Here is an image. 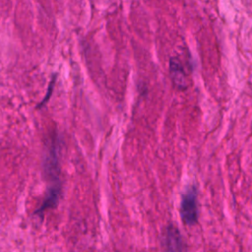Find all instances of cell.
Returning <instances> with one entry per match:
<instances>
[{
	"label": "cell",
	"instance_id": "6da1fadb",
	"mask_svg": "<svg viewBox=\"0 0 252 252\" xmlns=\"http://www.w3.org/2000/svg\"><path fill=\"white\" fill-rule=\"evenodd\" d=\"M44 171L45 175L50 181L47 189L46 197L42 202V205L35 212L37 215H41L47 209L53 208L57 205L59 197L61 195V183L59 178V165H58V152L57 145L53 144L46 156L44 161Z\"/></svg>",
	"mask_w": 252,
	"mask_h": 252
},
{
	"label": "cell",
	"instance_id": "7a4b0ae2",
	"mask_svg": "<svg viewBox=\"0 0 252 252\" xmlns=\"http://www.w3.org/2000/svg\"><path fill=\"white\" fill-rule=\"evenodd\" d=\"M198 193L195 186L189 187L181 196L180 218L184 224L194 225L198 221Z\"/></svg>",
	"mask_w": 252,
	"mask_h": 252
},
{
	"label": "cell",
	"instance_id": "3957f363",
	"mask_svg": "<svg viewBox=\"0 0 252 252\" xmlns=\"http://www.w3.org/2000/svg\"><path fill=\"white\" fill-rule=\"evenodd\" d=\"M161 246L163 252H187L183 237L178 228L173 224L165 227L161 238Z\"/></svg>",
	"mask_w": 252,
	"mask_h": 252
},
{
	"label": "cell",
	"instance_id": "277c9868",
	"mask_svg": "<svg viewBox=\"0 0 252 252\" xmlns=\"http://www.w3.org/2000/svg\"><path fill=\"white\" fill-rule=\"evenodd\" d=\"M169 72L173 84L179 89H185L187 86L185 73L180 60L177 57H171L169 60Z\"/></svg>",
	"mask_w": 252,
	"mask_h": 252
},
{
	"label": "cell",
	"instance_id": "5b68a950",
	"mask_svg": "<svg viewBox=\"0 0 252 252\" xmlns=\"http://www.w3.org/2000/svg\"><path fill=\"white\" fill-rule=\"evenodd\" d=\"M54 82H55V79L53 78L52 79V81L50 82V84H49V88H48V93L46 94V96L44 97V99L40 102V104L38 105V107H40L42 104H44L45 102H46V100L49 98V96H50V94H51V92H52V89H53V84H54Z\"/></svg>",
	"mask_w": 252,
	"mask_h": 252
}]
</instances>
